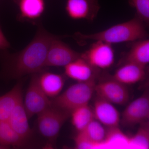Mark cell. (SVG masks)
<instances>
[{
    "mask_svg": "<svg viewBox=\"0 0 149 149\" xmlns=\"http://www.w3.org/2000/svg\"><path fill=\"white\" fill-rule=\"evenodd\" d=\"M147 34L145 23L137 17L97 33L86 34L77 32L74 37L81 45L90 40L103 41L112 45L145 39Z\"/></svg>",
    "mask_w": 149,
    "mask_h": 149,
    "instance_id": "7a4b0ae2",
    "label": "cell"
},
{
    "mask_svg": "<svg viewBox=\"0 0 149 149\" xmlns=\"http://www.w3.org/2000/svg\"><path fill=\"white\" fill-rule=\"evenodd\" d=\"M123 61L146 67L149 62V40L145 38L135 41L125 54Z\"/></svg>",
    "mask_w": 149,
    "mask_h": 149,
    "instance_id": "2e32d148",
    "label": "cell"
},
{
    "mask_svg": "<svg viewBox=\"0 0 149 149\" xmlns=\"http://www.w3.org/2000/svg\"><path fill=\"white\" fill-rule=\"evenodd\" d=\"M74 145L76 148L92 149L98 148L97 144L88 139L83 132L80 131L74 138Z\"/></svg>",
    "mask_w": 149,
    "mask_h": 149,
    "instance_id": "d4e9b609",
    "label": "cell"
},
{
    "mask_svg": "<svg viewBox=\"0 0 149 149\" xmlns=\"http://www.w3.org/2000/svg\"><path fill=\"white\" fill-rule=\"evenodd\" d=\"M146 68L134 63H125L116 71L112 78L125 85L135 84L146 76Z\"/></svg>",
    "mask_w": 149,
    "mask_h": 149,
    "instance_id": "5bb4252c",
    "label": "cell"
},
{
    "mask_svg": "<svg viewBox=\"0 0 149 149\" xmlns=\"http://www.w3.org/2000/svg\"><path fill=\"white\" fill-rule=\"evenodd\" d=\"M57 37L52 41L48 49L45 67L64 66L81 56Z\"/></svg>",
    "mask_w": 149,
    "mask_h": 149,
    "instance_id": "9c48e42d",
    "label": "cell"
},
{
    "mask_svg": "<svg viewBox=\"0 0 149 149\" xmlns=\"http://www.w3.org/2000/svg\"><path fill=\"white\" fill-rule=\"evenodd\" d=\"M129 137L125 135L117 127L109 128L107 131L106 136L102 147L114 145L115 143H122L125 146H128Z\"/></svg>",
    "mask_w": 149,
    "mask_h": 149,
    "instance_id": "603a6c76",
    "label": "cell"
},
{
    "mask_svg": "<svg viewBox=\"0 0 149 149\" xmlns=\"http://www.w3.org/2000/svg\"><path fill=\"white\" fill-rule=\"evenodd\" d=\"M57 37L42 27H39L34 39L27 47L6 60L5 75L15 79L40 71L45 67L48 49L52 41Z\"/></svg>",
    "mask_w": 149,
    "mask_h": 149,
    "instance_id": "6da1fadb",
    "label": "cell"
},
{
    "mask_svg": "<svg viewBox=\"0 0 149 149\" xmlns=\"http://www.w3.org/2000/svg\"><path fill=\"white\" fill-rule=\"evenodd\" d=\"M19 8L22 15L29 19L41 16L45 10L44 0H20Z\"/></svg>",
    "mask_w": 149,
    "mask_h": 149,
    "instance_id": "44dd1931",
    "label": "cell"
},
{
    "mask_svg": "<svg viewBox=\"0 0 149 149\" xmlns=\"http://www.w3.org/2000/svg\"><path fill=\"white\" fill-rule=\"evenodd\" d=\"M22 84L17 83L8 93L0 97V121L8 122L15 107L22 100Z\"/></svg>",
    "mask_w": 149,
    "mask_h": 149,
    "instance_id": "9a60e30c",
    "label": "cell"
},
{
    "mask_svg": "<svg viewBox=\"0 0 149 149\" xmlns=\"http://www.w3.org/2000/svg\"><path fill=\"white\" fill-rule=\"evenodd\" d=\"M65 8L70 18L93 21L100 6L98 0H68Z\"/></svg>",
    "mask_w": 149,
    "mask_h": 149,
    "instance_id": "30bf717a",
    "label": "cell"
},
{
    "mask_svg": "<svg viewBox=\"0 0 149 149\" xmlns=\"http://www.w3.org/2000/svg\"><path fill=\"white\" fill-rule=\"evenodd\" d=\"M81 132L97 144L98 148L102 147L106 136L107 131L100 122L95 118Z\"/></svg>",
    "mask_w": 149,
    "mask_h": 149,
    "instance_id": "ffe728a7",
    "label": "cell"
},
{
    "mask_svg": "<svg viewBox=\"0 0 149 149\" xmlns=\"http://www.w3.org/2000/svg\"><path fill=\"white\" fill-rule=\"evenodd\" d=\"M39 82L47 96L54 98L59 95L62 90L65 80L60 74L46 72L39 76Z\"/></svg>",
    "mask_w": 149,
    "mask_h": 149,
    "instance_id": "e0dca14e",
    "label": "cell"
},
{
    "mask_svg": "<svg viewBox=\"0 0 149 149\" xmlns=\"http://www.w3.org/2000/svg\"><path fill=\"white\" fill-rule=\"evenodd\" d=\"M23 104L29 118L52 106L51 100L40 86L37 73L32 74Z\"/></svg>",
    "mask_w": 149,
    "mask_h": 149,
    "instance_id": "5b68a950",
    "label": "cell"
},
{
    "mask_svg": "<svg viewBox=\"0 0 149 149\" xmlns=\"http://www.w3.org/2000/svg\"><path fill=\"white\" fill-rule=\"evenodd\" d=\"M81 57L97 69L109 68L114 61V52L111 44L96 41Z\"/></svg>",
    "mask_w": 149,
    "mask_h": 149,
    "instance_id": "8992f818",
    "label": "cell"
},
{
    "mask_svg": "<svg viewBox=\"0 0 149 149\" xmlns=\"http://www.w3.org/2000/svg\"><path fill=\"white\" fill-rule=\"evenodd\" d=\"M95 80L78 83L51 100L52 106L71 113L79 107L89 104L95 92Z\"/></svg>",
    "mask_w": 149,
    "mask_h": 149,
    "instance_id": "3957f363",
    "label": "cell"
},
{
    "mask_svg": "<svg viewBox=\"0 0 149 149\" xmlns=\"http://www.w3.org/2000/svg\"><path fill=\"white\" fill-rule=\"evenodd\" d=\"M28 119L23 100H22L14 110L8 122L19 136L26 141L32 134Z\"/></svg>",
    "mask_w": 149,
    "mask_h": 149,
    "instance_id": "4fadbf2b",
    "label": "cell"
},
{
    "mask_svg": "<svg viewBox=\"0 0 149 149\" xmlns=\"http://www.w3.org/2000/svg\"><path fill=\"white\" fill-rule=\"evenodd\" d=\"M149 95L146 91L127 106L120 120L123 126L131 127L149 121Z\"/></svg>",
    "mask_w": 149,
    "mask_h": 149,
    "instance_id": "52a82bcc",
    "label": "cell"
},
{
    "mask_svg": "<svg viewBox=\"0 0 149 149\" xmlns=\"http://www.w3.org/2000/svg\"><path fill=\"white\" fill-rule=\"evenodd\" d=\"M37 115V125L40 134L53 141L56 139L70 114L51 106Z\"/></svg>",
    "mask_w": 149,
    "mask_h": 149,
    "instance_id": "277c9868",
    "label": "cell"
},
{
    "mask_svg": "<svg viewBox=\"0 0 149 149\" xmlns=\"http://www.w3.org/2000/svg\"><path fill=\"white\" fill-rule=\"evenodd\" d=\"M10 47V44L0 27V50H5Z\"/></svg>",
    "mask_w": 149,
    "mask_h": 149,
    "instance_id": "484cf974",
    "label": "cell"
},
{
    "mask_svg": "<svg viewBox=\"0 0 149 149\" xmlns=\"http://www.w3.org/2000/svg\"><path fill=\"white\" fill-rule=\"evenodd\" d=\"M130 3L137 12V17L145 24L149 22V0H130Z\"/></svg>",
    "mask_w": 149,
    "mask_h": 149,
    "instance_id": "cb8c5ba5",
    "label": "cell"
},
{
    "mask_svg": "<svg viewBox=\"0 0 149 149\" xmlns=\"http://www.w3.org/2000/svg\"><path fill=\"white\" fill-rule=\"evenodd\" d=\"M95 92L97 97L112 104L123 105L129 100V92L125 85L112 78L95 84Z\"/></svg>",
    "mask_w": 149,
    "mask_h": 149,
    "instance_id": "ba28073f",
    "label": "cell"
},
{
    "mask_svg": "<svg viewBox=\"0 0 149 149\" xmlns=\"http://www.w3.org/2000/svg\"><path fill=\"white\" fill-rule=\"evenodd\" d=\"M128 146L149 149V121L140 124V127L137 133L132 137H129Z\"/></svg>",
    "mask_w": 149,
    "mask_h": 149,
    "instance_id": "7402d4cb",
    "label": "cell"
},
{
    "mask_svg": "<svg viewBox=\"0 0 149 149\" xmlns=\"http://www.w3.org/2000/svg\"><path fill=\"white\" fill-rule=\"evenodd\" d=\"M8 148L7 147L4 146H1V145H0V149H8Z\"/></svg>",
    "mask_w": 149,
    "mask_h": 149,
    "instance_id": "4316f807",
    "label": "cell"
},
{
    "mask_svg": "<svg viewBox=\"0 0 149 149\" xmlns=\"http://www.w3.org/2000/svg\"><path fill=\"white\" fill-rule=\"evenodd\" d=\"M97 70L81 56L65 67L67 76L78 82L95 80Z\"/></svg>",
    "mask_w": 149,
    "mask_h": 149,
    "instance_id": "7c38bea8",
    "label": "cell"
},
{
    "mask_svg": "<svg viewBox=\"0 0 149 149\" xmlns=\"http://www.w3.org/2000/svg\"><path fill=\"white\" fill-rule=\"evenodd\" d=\"M88 104L79 107L70 113L72 125L78 132L82 131L95 119L93 110Z\"/></svg>",
    "mask_w": 149,
    "mask_h": 149,
    "instance_id": "d6986e66",
    "label": "cell"
},
{
    "mask_svg": "<svg viewBox=\"0 0 149 149\" xmlns=\"http://www.w3.org/2000/svg\"><path fill=\"white\" fill-rule=\"evenodd\" d=\"M25 140L19 136L7 121H0V145L10 148L20 147Z\"/></svg>",
    "mask_w": 149,
    "mask_h": 149,
    "instance_id": "ac0fdd59",
    "label": "cell"
},
{
    "mask_svg": "<svg viewBox=\"0 0 149 149\" xmlns=\"http://www.w3.org/2000/svg\"><path fill=\"white\" fill-rule=\"evenodd\" d=\"M94 117L108 128L117 127L120 122V113L111 103L97 97L94 102Z\"/></svg>",
    "mask_w": 149,
    "mask_h": 149,
    "instance_id": "8fae6325",
    "label": "cell"
}]
</instances>
